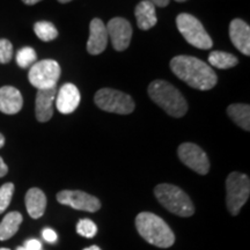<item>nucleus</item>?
Listing matches in <instances>:
<instances>
[{"mask_svg": "<svg viewBox=\"0 0 250 250\" xmlns=\"http://www.w3.org/2000/svg\"><path fill=\"white\" fill-rule=\"evenodd\" d=\"M170 70L177 78L195 89L208 90L217 85L213 68L192 56H176L170 61Z\"/></svg>", "mask_w": 250, "mask_h": 250, "instance_id": "f257e3e1", "label": "nucleus"}, {"mask_svg": "<svg viewBox=\"0 0 250 250\" xmlns=\"http://www.w3.org/2000/svg\"><path fill=\"white\" fill-rule=\"evenodd\" d=\"M136 227L140 236L159 248H169L174 245L175 235L168 224L159 215L142 212L136 218Z\"/></svg>", "mask_w": 250, "mask_h": 250, "instance_id": "f03ea898", "label": "nucleus"}, {"mask_svg": "<svg viewBox=\"0 0 250 250\" xmlns=\"http://www.w3.org/2000/svg\"><path fill=\"white\" fill-rule=\"evenodd\" d=\"M148 95L153 102L171 117H183L188 111V103L176 87L165 80H154L148 86Z\"/></svg>", "mask_w": 250, "mask_h": 250, "instance_id": "7ed1b4c3", "label": "nucleus"}, {"mask_svg": "<svg viewBox=\"0 0 250 250\" xmlns=\"http://www.w3.org/2000/svg\"><path fill=\"white\" fill-rule=\"evenodd\" d=\"M154 195L159 203L171 213L180 217H191L195 213V206L190 197L174 184H159L155 187Z\"/></svg>", "mask_w": 250, "mask_h": 250, "instance_id": "20e7f679", "label": "nucleus"}, {"mask_svg": "<svg viewBox=\"0 0 250 250\" xmlns=\"http://www.w3.org/2000/svg\"><path fill=\"white\" fill-rule=\"evenodd\" d=\"M176 26L184 40L195 48L208 50L213 45V42H212L208 31L203 27L201 21L193 15L188 13L177 15Z\"/></svg>", "mask_w": 250, "mask_h": 250, "instance_id": "39448f33", "label": "nucleus"}, {"mask_svg": "<svg viewBox=\"0 0 250 250\" xmlns=\"http://www.w3.org/2000/svg\"><path fill=\"white\" fill-rule=\"evenodd\" d=\"M226 204L230 214H239L250 195V181L246 174L233 171L226 180Z\"/></svg>", "mask_w": 250, "mask_h": 250, "instance_id": "423d86ee", "label": "nucleus"}, {"mask_svg": "<svg viewBox=\"0 0 250 250\" xmlns=\"http://www.w3.org/2000/svg\"><path fill=\"white\" fill-rule=\"evenodd\" d=\"M94 102L103 111L127 115L134 110V101L129 94L112 88H102L96 92Z\"/></svg>", "mask_w": 250, "mask_h": 250, "instance_id": "0eeeda50", "label": "nucleus"}, {"mask_svg": "<svg viewBox=\"0 0 250 250\" xmlns=\"http://www.w3.org/2000/svg\"><path fill=\"white\" fill-rule=\"evenodd\" d=\"M61 73V66L54 59H44L31 65L28 79L37 89H48L57 86Z\"/></svg>", "mask_w": 250, "mask_h": 250, "instance_id": "6e6552de", "label": "nucleus"}, {"mask_svg": "<svg viewBox=\"0 0 250 250\" xmlns=\"http://www.w3.org/2000/svg\"><path fill=\"white\" fill-rule=\"evenodd\" d=\"M177 154H179L180 160L197 174L206 175L210 170V161H208V155L196 144H181L177 149Z\"/></svg>", "mask_w": 250, "mask_h": 250, "instance_id": "1a4fd4ad", "label": "nucleus"}, {"mask_svg": "<svg viewBox=\"0 0 250 250\" xmlns=\"http://www.w3.org/2000/svg\"><path fill=\"white\" fill-rule=\"evenodd\" d=\"M57 201L62 205H67L74 210L93 212L101 208V203L96 197L80 190H62L57 193Z\"/></svg>", "mask_w": 250, "mask_h": 250, "instance_id": "9d476101", "label": "nucleus"}, {"mask_svg": "<svg viewBox=\"0 0 250 250\" xmlns=\"http://www.w3.org/2000/svg\"><path fill=\"white\" fill-rule=\"evenodd\" d=\"M107 33L116 51H124L129 48L132 37V27L129 21L123 18L111 19L107 24Z\"/></svg>", "mask_w": 250, "mask_h": 250, "instance_id": "9b49d317", "label": "nucleus"}, {"mask_svg": "<svg viewBox=\"0 0 250 250\" xmlns=\"http://www.w3.org/2000/svg\"><path fill=\"white\" fill-rule=\"evenodd\" d=\"M80 92L73 83H64L56 94V107L64 115L73 112L80 104Z\"/></svg>", "mask_w": 250, "mask_h": 250, "instance_id": "f8f14e48", "label": "nucleus"}, {"mask_svg": "<svg viewBox=\"0 0 250 250\" xmlns=\"http://www.w3.org/2000/svg\"><path fill=\"white\" fill-rule=\"evenodd\" d=\"M107 27L101 19H93L89 26V39L87 41V51L90 55H101L108 45Z\"/></svg>", "mask_w": 250, "mask_h": 250, "instance_id": "ddd939ff", "label": "nucleus"}, {"mask_svg": "<svg viewBox=\"0 0 250 250\" xmlns=\"http://www.w3.org/2000/svg\"><path fill=\"white\" fill-rule=\"evenodd\" d=\"M57 94V86L48 89H39L36 94L35 114L37 121L45 123L54 115V102Z\"/></svg>", "mask_w": 250, "mask_h": 250, "instance_id": "4468645a", "label": "nucleus"}, {"mask_svg": "<svg viewBox=\"0 0 250 250\" xmlns=\"http://www.w3.org/2000/svg\"><path fill=\"white\" fill-rule=\"evenodd\" d=\"M229 37L234 46L243 55H250V27L241 19H234L229 24Z\"/></svg>", "mask_w": 250, "mask_h": 250, "instance_id": "2eb2a0df", "label": "nucleus"}, {"mask_svg": "<svg viewBox=\"0 0 250 250\" xmlns=\"http://www.w3.org/2000/svg\"><path fill=\"white\" fill-rule=\"evenodd\" d=\"M23 98L20 90L12 86L0 88V111L7 115L18 114L22 109Z\"/></svg>", "mask_w": 250, "mask_h": 250, "instance_id": "dca6fc26", "label": "nucleus"}, {"mask_svg": "<svg viewBox=\"0 0 250 250\" xmlns=\"http://www.w3.org/2000/svg\"><path fill=\"white\" fill-rule=\"evenodd\" d=\"M26 208L28 214L33 219H39L44 214L46 208V196L39 188H31L26 193Z\"/></svg>", "mask_w": 250, "mask_h": 250, "instance_id": "f3484780", "label": "nucleus"}, {"mask_svg": "<svg viewBox=\"0 0 250 250\" xmlns=\"http://www.w3.org/2000/svg\"><path fill=\"white\" fill-rule=\"evenodd\" d=\"M134 15L137 19V24L139 29L148 30L153 28L158 22L155 14V6L149 2L148 0H143L137 5L134 9Z\"/></svg>", "mask_w": 250, "mask_h": 250, "instance_id": "a211bd4d", "label": "nucleus"}, {"mask_svg": "<svg viewBox=\"0 0 250 250\" xmlns=\"http://www.w3.org/2000/svg\"><path fill=\"white\" fill-rule=\"evenodd\" d=\"M22 220V214L18 211L9 212L6 214L0 223V241H6V240L14 236L19 230Z\"/></svg>", "mask_w": 250, "mask_h": 250, "instance_id": "6ab92c4d", "label": "nucleus"}, {"mask_svg": "<svg viewBox=\"0 0 250 250\" xmlns=\"http://www.w3.org/2000/svg\"><path fill=\"white\" fill-rule=\"evenodd\" d=\"M227 114L234 123L245 131L250 130V107L243 103H234L227 108Z\"/></svg>", "mask_w": 250, "mask_h": 250, "instance_id": "aec40b11", "label": "nucleus"}, {"mask_svg": "<svg viewBox=\"0 0 250 250\" xmlns=\"http://www.w3.org/2000/svg\"><path fill=\"white\" fill-rule=\"evenodd\" d=\"M208 62L213 67L220 68V70H227V68L236 66L239 59L232 54L224 51H212L208 56Z\"/></svg>", "mask_w": 250, "mask_h": 250, "instance_id": "412c9836", "label": "nucleus"}, {"mask_svg": "<svg viewBox=\"0 0 250 250\" xmlns=\"http://www.w3.org/2000/svg\"><path fill=\"white\" fill-rule=\"evenodd\" d=\"M34 31H35L36 36L39 37L43 42H50V41H54L57 39L58 36V30L54 24L48 21H40L36 22L34 26Z\"/></svg>", "mask_w": 250, "mask_h": 250, "instance_id": "4be33fe9", "label": "nucleus"}, {"mask_svg": "<svg viewBox=\"0 0 250 250\" xmlns=\"http://www.w3.org/2000/svg\"><path fill=\"white\" fill-rule=\"evenodd\" d=\"M37 61V55L35 50L30 46H24V48L19 50L17 54V62L21 68H28L31 65L35 64Z\"/></svg>", "mask_w": 250, "mask_h": 250, "instance_id": "5701e85b", "label": "nucleus"}, {"mask_svg": "<svg viewBox=\"0 0 250 250\" xmlns=\"http://www.w3.org/2000/svg\"><path fill=\"white\" fill-rule=\"evenodd\" d=\"M77 233L83 237L92 239L98 233V226L90 219H81L77 224Z\"/></svg>", "mask_w": 250, "mask_h": 250, "instance_id": "b1692460", "label": "nucleus"}, {"mask_svg": "<svg viewBox=\"0 0 250 250\" xmlns=\"http://www.w3.org/2000/svg\"><path fill=\"white\" fill-rule=\"evenodd\" d=\"M14 193V184L5 183L4 186L0 187V214L5 212L8 208L9 203L12 201V197Z\"/></svg>", "mask_w": 250, "mask_h": 250, "instance_id": "393cba45", "label": "nucleus"}, {"mask_svg": "<svg viewBox=\"0 0 250 250\" xmlns=\"http://www.w3.org/2000/svg\"><path fill=\"white\" fill-rule=\"evenodd\" d=\"M13 57V45L8 40H0V64H7Z\"/></svg>", "mask_w": 250, "mask_h": 250, "instance_id": "a878e982", "label": "nucleus"}, {"mask_svg": "<svg viewBox=\"0 0 250 250\" xmlns=\"http://www.w3.org/2000/svg\"><path fill=\"white\" fill-rule=\"evenodd\" d=\"M42 236L43 239L49 243H56L58 239L57 233H56L54 229H51V228H44V229L42 230Z\"/></svg>", "mask_w": 250, "mask_h": 250, "instance_id": "bb28decb", "label": "nucleus"}, {"mask_svg": "<svg viewBox=\"0 0 250 250\" xmlns=\"http://www.w3.org/2000/svg\"><path fill=\"white\" fill-rule=\"evenodd\" d=\"M24 248L27 250H42V243L37 239H29L24 242Z\"/></svg>", "mask_w": 250, "mask_h": 250, "instance_id": "cd10ccee", "label": "nucleus"}, {"mask_svg": "<svg viewBox=\"0 0 250 250\" xmlns=\"http://www.w3.org/2000/svg\"><path fill=\"white\" fill-rule=\"evenodd\" d=\"M149 2H152L154 6H158V7H166L169 4L170 0H148Z\"/></svg>", "mask_w": 250, "mask_h": 250, "instance_id": "c85d7f7f", "label": "nucleus"}, {"mask_svg": "<svg viewBox=\"0 0 250 250\" xmlns=\"http://www.w3.org/2000/svg\"><path fill=\"white\" fill-rule=\"evenodd\" d=\"M7 171H8V167L6 166L4 160H2L1 156H0V177H4L5 175L7 174Z\"/></svg>", "mask_w": 250, "mask_h": 250, "instance_id": "c756f323", "label": "nucleus"}, {"mask_svg": "<svg viewBox=\"0 0 250 250\" xmlns=\"http://www.w3.org/2000/svg\"><path fill=\"white\" fill-rule=\"evenodd\" d=\"M26 5H35L37 2H40L41 0H22Z\"/></svg>", "mask_w": 250, "mask_h": 250, "instance_id": "7c9ffc66", "label": "nucleus"}, {"mask_svg": "<svg viewBox=\"0 0 250 250\" xmlns=\"http://www.w3.org/2000/svg\"><path fill=\"white\" fill-rule=\"evenodd\" d=\"M5 145V137L0 133V148Z\"/></svg>", "mask_w": 250, "mask_h": 250, "instance_id": "2f4dec72", "label": "nucleus"}, {"mask_svg": "<svg viewBox=\"0 0 250 250\" xmlns=\"http://www.w3.org/2000/svg\"><path fill=\"white\" fill-rule=\"evenodd\" d=\"M83 250H101L98 246H90L88 248H85Z\"/></svg>", "mask_w": 250, "mask_h": 250, "instance_id": "473e14b6", "label": "nucleus"}, {"mask_svg": "<svg viewBox=\"0 0 250 250\" xmlns=\"http://www.w3.org/2000/svg\"><path fill=\"white\" fill-rule=\"evenodd\" d=\"M59 2H62V4H66V2H70L72 0H58Z\"/></svg>", "mask_w": 250, "mask_h": 250, "instance_id": "72a5a7b5", "label": "nucleus"}, {"mask_svg": "<svg viewBox=\"0 0 250 250\" xmlns=\"http://www.w3.org/2000/svg\"><path fill=\"white\" fill-rule=\"evenodd\" d=\"M17 250H27V249L24 248V247H18Z\"/></svg>", "mask_w": 250, "mask_h": 250, "instance_id": "f704fd0d", "label": "nucleus"}, {"mask_svg": "<svg viewBox=\"0 0 250 250\" xmlns=\"http://www.w3.org/2000/svg\"><path fill=\"white\" fill-rule=\"evenodd\" d=\"M175 1H177V2H183V1H187V0H175Z\"/></svg>", "mask_w": 250, "mask_h": 250, "instance_id": "c9c22d12", "label": "nucleus"}, {"mask_svg": "<svg viewBox=\"0 0 250 250\" xmlns=\"http://www.w3.org/2000/svg\"><path fill=\"white\" fill-rule=\"evenodd\" d=\"M0 250H11V249H8V248H0Z\"/></svg>", "mask_w": 250, "mask_h": 250, "instance_id": "e433bc0d", "label": "nucleus"}]
</instances>
